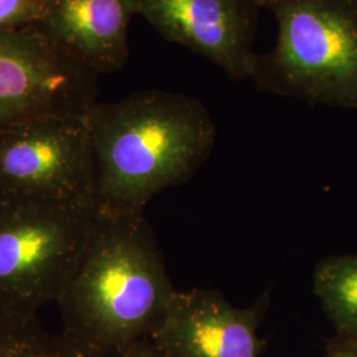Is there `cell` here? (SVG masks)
<instances>
[{"mask_svg": "<svg viewBox=\"0 0 357 357\" xmlns=\"http://www.w3.org/2000/svg\"><path fill=\"white\" fill-rule=\"evenodd\" d=\"M178 290L143 213L101 211L56 303L84 357H121L151 337Z\"/></svg>", "mask_w": 357, "mask_h": 357, "instance_id": "cell-1", "label": "cell"}, {"mask_svg": "<svg viewBox=\"0 0 357 357\" xmlns=\"http://www.w3.org/2000/svg\"><path fill=\"white\" fill-rule=\"evenodd\" d=\"M94 199L106 213H143L155 195L185 183L216 144L204 103L181 93L139 90L88 113Z\"/></svg>", "mask_w": 357, "mask_h": 357, "instance_id": "cell-2", "label": "cell"}, {"mask_svg": "<svg viewBox=\"0 0 357 357\" xmlns=\"http://www.w3.org/2000/svg\"><path fill=\"white\" fill-rule=\"evenodd\" d=\"M278 26L248 78L262 91L357 110V0H264Z\"/></svg>", "mask_w": 357, "mask_h": 357, "instance_id": "cell-3", "label": "cell"}, {"mask_svg": "<svg viewBox=\"0 0 357 357\" xmlns=\"http://www.w3.org/2000/svg\"><path fill=\"white\" fill-rule=\"evenodd\" d=\"M100 216L96 200L0 192V312L32 318L56 302Z\"/></svg>", "mask_w": 357, "mask_h": 357, "instance_id": "cell-4", "label": "cell"}, {"mask_svg": "<svg viewBox=\"0 0 357 357\" xmlns=\"http://www.w3.org/2000/svg\"><path fill=\"white\" fill-rule=\"evenodd\" d=\"M98 77L38 26L0 31V130L50 114H88Z\"/></svg>", "mask_w": 357, "mask_h": 357, "instance_id": "cell-5", "label": "cell"}, {"mask_svg": "<svg viewBox=\"0 0 357 357\" xmlns=\"http://www.w3.org/2000/svg\"><path fill=\"white\" fill-rule=\"evenodd\" d=\"M0 192L96 200L88 114L43 115L0 130Z\"/></svg>", "mask_w": 357, "mask_h": 357, "instance_id": "cell-6", "label": "cell"}, {"mask_svg": "<svg viewBox=\"0 0 357 357\" xmlns=\"http://www.w3.org/2000/svg\"><path fill=\"white\" fill-rule=\"evenodd\" d=\"M268 307V294L236 307L212 289L178 290L150 340L162 357H259Z\"/></svg>", "mask_w": 357, "mask_h": 357, "instance_id": "cell-7", "label": "cell"}, {"mask_svg": "<svg viewBox=\"0 0 357 357\" xmlns=\"http://www.w3.org/2000/svg\"><path fill=\"white\" fill-rule=\"evenodd\" d=\"M262 10L264 0H142L141 15L167 41L241 81L248 78Z\"/></svg>", "mask_w": 357, "mask_h": 357, "instance_id": "cell-8", "label": "cell"}, {"mask_svg": "<svg viewBox=\"0 0 357 357\" xmlns=\"http://www.w3.org/2000/svg\"><path fill=\"white\" fill-rule=\"evenodd\" d=\"M38 26L98 75L128 64V28L142 0H41Z\"/></svg>", "mask_w": 357, "mask_h": 357, "instance_id": "cell-9", "label": "cell"}, {"mask_svg": "<svg viewBox=\"0 0 357 357\" xmlns=\"http://www.w3.org/2000/svg\"><path fill=\"white\" fill-rule=\"evenodd\" d=\"M314 290L339 333L357 335V255L321 261L315 268Z\"/></svg>", "mask_w": 357, "mask_h": 357, "instance_id": "cell-10", "label": "cell"}, {"mask_svg": "<svg viewBox=\"0 0 357 357\" xmlns=\"http://www.w3.org/2000/svg\"><path fill=\"white\" fill-rule=\"evenodd\" d=\"M0 357H84L61 332L52 333L38 317L0 312Z\"/></svg>", "mask_w": 357, "mask_h": 357, "instance_id": "cell-11", "label": "cell"}, {"mask_svg": "<svg viewBox=\"0 0 357 357\" xmlns=\"http://www.w3.org/2000/svg\"><path fill=\"white\" fill-rule=\"evenodd\" d=\"M41 15V0H0V31L38 26Z\"/></svg>", "mask_w": 357, "mask_h": 357, "instance_id": "cell-12", "label": "cell"}, {"mask_svg": "<svg viewBox=\"0 0 357 357\" xmlns=\"http://www.w3.org/2000/svg\"><path fill=\"white\" fill-rule=\"evenodd\" d=\"M327 357H357V335L339 333L328 345Z\"/></svg>", "mask_w": 357, "mask_h": 357, "instance_id": "cell-13", "label": "cell"}, {"mask_svg": "<svg viewBox=\"0 0 357 357\" xmlns=\"http://www.w3.org/2000/svg\"><path fill=\"white\" fill-rule=\"evenodd\" d=\"M121 357H162L160 352L156 349L150 339L141 342L135 347H132L123 356Z\"/></svg>", "mask_w": 357, "mask_h": 357, "instance_id": "cell-14", "label": "cell"}]
</instances>
